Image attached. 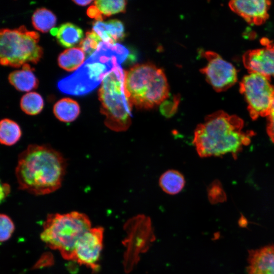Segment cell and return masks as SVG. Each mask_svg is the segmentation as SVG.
Wrapping results in <instances>:
<instances>
[{
  "label": "cell",
  "instance_id": "obj_10",
  "mask_svg": "<svg viewBox=\"0 0 274 274\" xmlns=\"http://www.w3.org/2000/svg\"><path fill=\"white\" fill-rule=\"evenodd\" d=\"M202 55L208 62L200 72L216 91H226L236 83L237 72L231 63L211 51L202 52Z\"/></svg>",
  "mask_w": 274,
  "mask_h": 274
},
{
  "label": "cell",
  "instance_id": "obj_2",
  "mask_svg": "<svg viewBox=\"0 0 274 274\" xmlns=\"http://www.w3.org/2000/svg\"><path fill=\"white\" fill-rule=\"evenodd\" d=\"M244 121L218 111L208 115L194 130L193 143L201 157L231 154L234 157L251 142L254 133L243 130Z\"/></svg>",
  "mask_w": 274,
  "mask_h": 274
},
{
  "label": "cell",
  "instance_id": "obj_16",
  "mask_svg": "<svg viewBox=\"0 0 274 274\" xmlns=\"http://www.w3.org/2000/svg\"><path fill=\"white\" fill-rule=\"evenodd\" d=\"M51 33L56 37L58 42L63 47L70 48L83 40L84 34L79 26L70 22L63 23L57 28L51 30Z\"/></svg>",
  "mask_w": 274,
  "mask_h": 274
},
{
  "label": "cell",
  "instance_id": "obj_4",
  "mask_svg": "<svg viewBox=\"0 0 274 274\" xmlns=\"http://www.w3.org/2000/svg\"><path fill=\"white\" fill-rule=\"evenodd\" d=\"M124 88L129 101L138 109H152L169 96L163 70L150 63L135 64L124 71Z\"/></svg>",
  "mask_w": 274,
  "mask_h": 274
},
{
  "label": "cell",
  "instance_id": "obj_9",
  "mask_svg": "<svg viewBox=\"0 0 274 274\" xmlns=\"http://www.w3.org/2000/svg\"><path fill=\"white\" fill-rule=\"evenodd\" d=\"M239 91L252 119L268 116L274 97V86L270 79L260 74L249 73L240 82Z\"/></svg>",
  "mask_w": 274,
  "mask_h": 274
},
{
  "label": "cell",
  "instance_id": "obj_8",
  "mask_svg": "<svg viewBox=\"0 0 274 274\" xmlns=\"http://www.w3.org/2000/svg\"><path fill=\"white\" fill-rule=\"evenodd\" d=\"M123 228L127 236L122 242L126 248L123 264L127 273L139 262L140 254L148 250L155 236L150 218L144 215L131 218L125 223Z\"/></svg>",
  "mask_w": 274,
  "mask_h": 274
},
{
  "label": "cell",
  "instance_id": "obj_11",
  "mask_svg": "<svg viewBox=\"0 0 274 274\" xmlns=\"http://www.w3.org/2000/svg\"><path fill=\"white\" fill-rule=\"evenodd\" d=\"M104 232L101 227H91L85 232L76 244L73 260L97 271L103 248Z\"/></svg>",
  "mask_w": 274,
  "mask_h": 274
},
{
  "label": "cell",
  "instance_id": "obj_12",
  "mask_svg": "<svg viewBox=\"0 0 274 274\" xmlns=\"http://www.w3.org/2000/svg\"><path fill=\"white\" fill-rule=\"evenodd\" d=\"M260 43L262 48L244 53L243 63L249 73L260 74L270 79L274 78V44L266 38H263Z\"/></svg>",
  "mask_w": 274,
  "mask_h": 274
},
{
  "label": "cell",
  "instance_id": "obj_6",
  "mask_svg": "<svg viewBox=\"0 0 274 274\" xmlns=\"http://www.w3.org/2000/svg\"><path fill=\"white\" fill-rule=\"evenodd\" d=\"M105 125L116 132L126 130L131 123L132 105L124 88V71L118 66L107 74L98 92Z\"/></svg>",
  "mask_w": 274,
  "mask_h": 274
},
{
  "label": "cell",
  "instance_id": "obj_17",
  "mask_svg": "<svg viewBox=\"0 0 274 274\" xmlns=\"http://www.w3.org/2000/svg\"><path fill=\"white\" fill-rule=\"evenodd\" d=\"M33 69L28 63L22 66L21 70L11 73L8 77L9 82L16 89L21 91H29L38 86V80L34 75Z\"/></svg>",
  "mask_w": 274,
  "mask_h": 274
},
{
  "label": "cell",
  "instance_id": "obj_1",
  "mask_svg": "<svg viewBox=\"0 0 274 274\" xmlns=\"http://www.w3.org/2000/svg\"><path fill=\"white\" fill-rule=\"evenodd\" d=\"M66 167L60 152L46 145H29L18 158L15 175L18 188L35 195L54 192L61 187Z\"/></svg>",
  "mask_w": 274,
  "mask_h": 274
},
{
  "label": "cell",
  "instance_id": "obj_29",
  "mask_svg": "<svg viewBox=\"0 0 274 274\" xmlns=\"http://www.w3.org/2000/svg\"><path fill=\"white\" fill-rule=\"evenodd\" d=\"M267 117H268L267 133L271 141L274 143V97Z\"/></svg>",
  "mask_w": 274,
  "mask_h": 274
},
{
  "label": "cell",
  "instance_id": "obj_28",
  "mask_svg": "<svg viewBox=\"0 0 274 274\" xmlns=\"http://www.w3.org/2000/svg\"><path fill=\"white\" fill-rule=\"evenodd\" d=\"M208 197L211 203L222 202L225 199L224 195L216 183L212 184L208 190Z\"/></svg>",
  "mask_w": 274,
  "mask_h": 274
},
{
  "label": "cell",
  "instance_id": "obj_7",
  "mask_svg": "<svg viewBox=\"0 0 274 274\" xmlns=\"http://www.w3.org/2000/svg\"><path fill=\"white\" fill-rule=\"evenodd\" d=\"M39 34L22 25L14 29L2 28L0 32L1 64L19 67L28 62L37 63L43 49L38 45Z\"/></svg>",
  "mask_w": 274,
  "mask_h": 274
},
{
  "label": "cell",
  "instance_id": "obj_3",
  "mask_svg": "<svg viewBox=\"0 0 274 274\" xmlns=\"http://www.w3.org/2000/svg\"><path fill=\"white\" fill-rule=\"evenodd\" d=\"M128 53L120 44L100 42L96 50L78 69L59 81L58 88L62 93L72 95H83L90 92L107 74L121 66Z\"/></svg>",
  "mask_w": 274,
  "mask_h": 274
},
{
  "label": "cell",
  "instance_id": "obj_5",
  "mask_svg": "<svg viewBox=\"0 0 274 274\" xmlns=\"http://www.w3.org/2000/svg\"><path fill=\"white\" fill-rule=\"evenodd\" d=\"M91 228L88 217L79 212L49 214L41 239L51 249L58 251L64 259L73 260L78 241Z\"/></svg>",
  "mask_w": 274,
  "mask_h": 274
},
{
  "label": "cell",
  "instance_id": "obj_27",
  "mask_svg": "<svg viewBox=\"0 0 274 274\" xmlns=\"http://www.w3.org/2000/svg\"><path fill=\"white\" fill-rule=\"evenodd\" d=\"M180 102L179 95H175L170 99L163 101L160 106L161 113L167 117L173 116L177 111Z\"/></svg>",
  "mask_w": 274,
  "mask_h": 274
},
{
  "label": "cell",
  "instance_id": "obj_21",
  "mask_svg": "<svg viewBox=\"0 0 274 274\" xmlns=\"http://www.w3.org/2000/svg\"><path fill=\"white\" fill-rule=\"evenodd\" d=\"M22 135V130L15 121L4 118L0 123V142L2 145L11 146L17 143Z\"/></svg>",
  "mask_w": 274,
  "mask_h": 274
},
{
  "label": "cell",
  "instance_id": "obj_32",
  "mask_svg": "<svg viewBox=\"0 0 274 274\" xmlns=\"http://www.w3.org/2000/svg\"><path fill=\"white\" fill-rule=\"evenodd\" d=\"M73 2L75 3L76 4L80 6H86L91 2L92 1L91 0H85V1H73Z\"/></svg>",
  "mask_w": 274,
  "mask_h": 274
},
{
  "label": "cell",
  "instance_id": "obj_15",
  "mask_svg": "<svg viewBox=\"0 0 274 274\" xmlns=\"http://www.w3.org/2000/svg\"><path fill=\"white\" fill-rule=\"evenodd\" d=\"M92 31L95 32L102 42L111 44H116L124 36V28L122 23L116 19L104 22L96 21L93 23Z\"/></svg>",
  "mask_w": 274,
  "mask_h": 274
},
{
  "label": "cell",
  "instance_id": "obj_30",
  "mask_svg": "<svg viewBox=\"0 0 274 274\" xmlns=\"http://www.w3.org/2000/svg\"><path fill=\"white\" fill-rule=\"evenodd\" d=\"M87 14L89 17L94 18L96 21H102L104 19L95 5L89 7L87 10Z\"/></svg>",
  "mask_w": 274,
  "mask_h": 274
},
{
  "label": "cell",
  "instance_id": "obj_13",
  "mask_svg": "<svg viewBox=\"0 0 274 274\" xmlns=\"http://www.w3.org/2000/svg\"><path fill=\"white\" fill-rule=\"evenodd\" d=\"M271 2L266 0H233L228 5L230 9L249 24L260 25L268 18Z\"/></svg>",
  "mask_w": 274,
  "mask_h": 274
},
{
  "label": "cell",
  "instance_id": "obj_23",
  "mask_svg": "<svg viewBox=\"0 0 274 274\" xmlns=\"http://www.w3.org/2000/svg\"><path fill=\"white\" fill-rule=\"evenodd\" d=\"M44 107V100L39 93L28 92L22 96L20 100V108L25 114L36 115L39 114Z\"/></svg>",
  "mask_w": 274,
  "mask_h": 274
},
{
  "label": "cell",
  "instance_id": "obj_26",
  "mask_svg": "<svg viewBox=\"0 0 274 274\" xmlns=\"http://www.w3.org/2000/svg\"><path fill=\"white\" fill-rule=\"evenodd\" d=\"M0 222V240L1 242H4L11 237L14 231L15 226L12 219L4 214L1 215Z\"/></svg>",
  "mask_w": 274,
  "mask_h": 274
},
{
  "label": "cell",
  "instance_id": "obj_31",
  "mask_svg": "<svg viewBox=\"0 0 274 274\" xmlns=\"http://www.w3.org/2000/svg\"><path fill=\"white\" fill-rule=\"evenodd\" d=\"M10 186L6 183H1V200L5 199L10 192Z\"/></svg>",
  "mask_w": 274,
  "mask_h": 274
},
{
  "label": "cell",
  "instance_id": "obj_22",
  "mask_svg": "<svg viewBox=\"0 0 274 274\" xmlns=\"http://www.w3.org/2000/svg\"><path fill=\"white\" fill-rule=\"evenodd\" d=\"M56 16L46 8L36 10L32 16L33 26L37 30L43 33L53 29L56 23Z\"/></svg>",
  "mask_w": 274,
  "mask_h": 274
},
{
  "label": "cell",
  "instance_id": "obj_14",
  "mask_svg": "<svg viewBox=\"0 0 274 274\" xmlns=\"http://www.w3.org/2000/svg\"><path fill=\"white\" fill-rule=\"evenodd\" d=\"M247 274H274V245L248 252Z\"/></svg>",
  "mask_w": 274,
  "mask_h": 274
},
{
  "label": "cell",
  "instance_id": "obj_18",
  "mask_svg": "<svg viewBox=\"0 0 274 274\" xmlns=\"http://www.w3.org/2000/svg\"><path fill=\"white\" fill-rule=\"evenodd\" d=\"M53 113L60 121L70 123L75 121L80 113L78 103L70 98H63L54 105Z\"/></svg>",
  "mask_w": 274,
  "mask_h": 274
},
{
  "label": "cell",
  "instance_id": "obj_19",
  "mask_svg": "<svg viewBox=\"0 0 274 274\" xmlns=\"http://www.w3.org/2000/svg\"><path fill=\"white\" fill-rule=\"evenodd\" d=\"M184 176L179 171L169 169L164 172L159 179V185L166 193L175 195L180 192L185 186Z\"/></svg>",
  "mask_w": 274,
  "mask_h": 274
},
{
  "label": "cell",
  "instance_id": "obj_25",
  "mask_svg": "<svg viewBox=\"0 0 274 274\" xmlns=\"http://www.w3.org/2000/svg\"><path fill=\"white\" fill-rule=\"evenodd\" d=\"M100 37L93 31H87L86 37L80 42V47L87 56H90L97 49L100 42Z\"/></svg>",
  "mask_w": 274,
  "mask_h": 274
},
{
  "label": "cell",
  "instance_id": "obj_24",
  "mask_svg": "<svg viewBox=\"0 0 274 274\" xmlns=\"http://www.w3.org/2000/svg\"><path fill=\"white\" fill-rule=\"evenodd\" d=\"M93 3L104 18L124 12L127 4L123 0H97Z\"/></svg>",
  "mask_w": 274,
  "mask_h": 274
},
{
  "label": "cell",
  "instance_id": "obj_20",
  "mask_svg": "<svg viewBox=\"0 0 274 274\" xmlns=\"http://www.w3.org/2000/svg\"><path fill=\"white\" fill-rule=\"evenodd\" d=\"M85 55L80 47L66 49L58 56V65L68 72L76 71L85 62Z\"/></svg>",
  "mask_w": 274,
  "mask_h": 274
}]
</instances>
